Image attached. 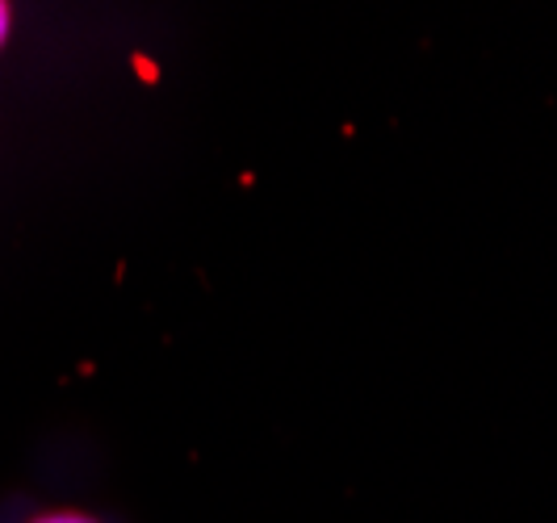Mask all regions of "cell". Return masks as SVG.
Wrapping results in <instances>:
<instances>
[{
    "instance_id": "cell-1",
    "label": "cell",
    "mask_w": 557,
    "mask_h": 523,
    "mask_svg": "<svg viewBox=\"0 0 557 523\" xmlns=\"http://www.w3.org/2000/svg\"><path fill=\"white\" fill-rule=\"evenodd\" d=\"M34 523H92V520H84V515H42V520Z\"/></svg>"
},
{
    "instance_id": "cell-2",
    "label": "cell",
    "mask_w": 557,
    "mask_h": 523,
    "mask_svg": "<svg viewBox=\"0 0 557 523\" xmlns=\"http://www.w3.org/2000/svg\"><path fill=\"white\" fill-rule=\"evenodd\" d=\"M4 34H9V9L0 4V42H4Z\"/></svg>"
}]
</instances>
